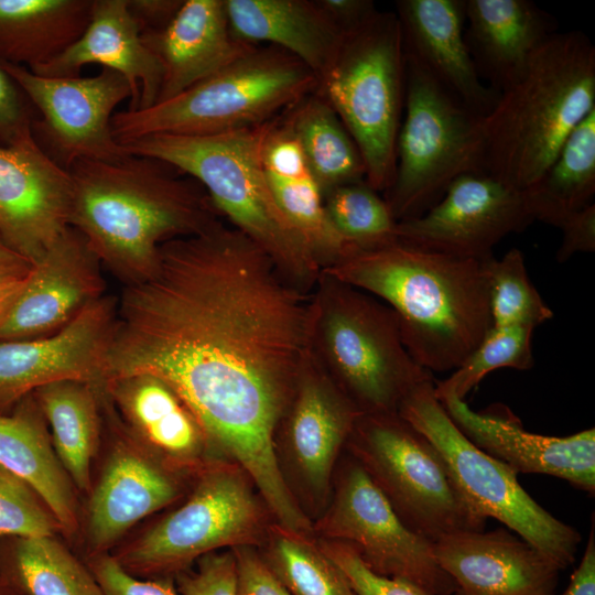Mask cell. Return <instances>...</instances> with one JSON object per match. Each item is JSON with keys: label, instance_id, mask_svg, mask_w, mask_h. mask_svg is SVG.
<instances>
[{"label": "cell", "instance_id": "cell-7", "mask_svg": "<svg viewBox=\"0 0 595 595\" xmlns=\"http://www.w3.org/2000/svg\"><path fill=\"white\" fill-rule=\"evenodd\" d=\"M315 90L355 141L366 183L376 192L387 191L394 176L405 98V56L396 13L377 11L347 33Z\"/></svg>", "mask_w": 595, "mask_h": 595}, {"label": "cell", "instance_id": "cell-3", "mask_svg": "<svg viewBox=\"0 0 595 595\" xmlns=\"http://www.w3.org/2000/svg\"><path fill=\"white\" fill-rule=\"evenodd\" d=\"M154 159L83 160L69 169V225L113 275L127 284L145 279L167 240L213 223L194 183Z\"/></svg>", "mask_w": 595, "mask_h": 595}, {"label": "cell", "instance_id": "cell-25", "mask_svg": "<svg viewBox=\"0 0 595 595\" xmlns=\"http://www.w3.org/2000/svg\"><path fill=\"white\" fill-rule=\"evenodd\" d=\"M556 32L555 18L532 1L466 0V46L479 78L498 94L522 76Z\"/></svg>", "mask_w": 595, "mask_h": 595}, {"label": "cell", "instance_id": "cell-45", "mask_svg": "<svg viewBox=\"0 0 595 595\" xmlns=\"http://www.w3.org/2000/svg\"><path fill=\"white\" fill-rule=\"evenodd\" d=\"M24 94L0 64V145L12 142L24 129L32 127Z\"/></svg>", "mask_w": 595, "mask_h": 595}, {"label": "cell", "instance_id": "cell-5", "mask_svg": "<svg viewBox=\"0 0 595 595\" xmlns=\"http://www.w3.org/2000/svg\"><path fill=\"white\" fill-rule=\"evenodd\" d=\"M316 87L315 74L288 52L256 47L171 99L116 112L111 130L120 144L153 134L236 131L277 118Z\"/></svg>", "mask_w": 595, "mask_h": 595}, {"label": "cell", "instance_id": "cell-39", "mask_svg": "<svg viewBox=\"0 0 595 595\" xmlns=\"http://www.w3.org/2000/svg\"><path fill=\"white\" fill-rule=\"evenodd\" d=\"M532 327L491 326L477 347L445 380L435 385L437 398L467 393L490 371L498 368L526 370L532 367Z\"/></svg>", "mask_w": 595, "mask_h": 595}, {"label": "cell", "instance_id": "cell-51", "mask_svg": "<svg viewBox=\"0 0 595 595\" xmlns=\"http://www.w3.org/2000/svg\"><path fill=\"white\" fill-rule=\"evenodd\" d=\"M26 261L24 258L11 250L0 237V264ZM29 262V261H28Z\"/></svg>", "mask_w": 595, "mask_h": 595}, {"label": "cell", "instance_id": "cell-27", "mask_svg": "<svg viewBox=\"0 0 595 595\" xmlns=\"http://www.w3.org/2000/svg\"><path fill=\"white\" fill-rule=\"evenodd\" d=\"M228 23L240 40L270 43L301 61L318 78L336 58L346 33L306 0H224Z\"/></svg>", "mask_w": 595, "mask_h": 595}, {"label": "cell", "instance_id": "cell-8", "mask_svg": "<svg viewBox=\"0 0 595 595\" xmlns=\"http://www.w3.org/2000/svg\"><path fill=\"white\" fill-rule=\"evenodd\" d=\"M349 436L354 458L410 530L432 543L485 530L487 519L464 498L437 448L399 413H360Z\"/></svg>", "mask_w": 595, "mask_h": 595}, {"label": "cell", "instance_id": "cell-20", "mask_svg": "<svg viewBox=\"0 0 595 595\" xmlns=\"http://www.w3.org/2000/svg\"><path fill=\"white\" fill-rule=\"evenodd\" d=\"M116 439L97 484L90 489L88 556L108 553L137 522L180 495L173 470L155 458L113 414Z\"/></svg>", "mask_w": 595, "mask_h": 595}, {"label": "cell", "instance_id": "cell-41", "mask_svg": "<svg viewBox=\"0 0 595 595\" xmlns=\"http://www.w3.org/2000/svg\"><path fill=\"white\" fill-rule=\"evenodd\" d=\"M318 545L343 571L356 595H425L408 581L375 573L345 542L326 539Z\"/></svg>", "mask_w": 595, "mask_h": 595}, {"label": "cell", "instance_id": "cell-12", "mask_svg": "<svg viewBox=\"0 0 595 595\" xmlns=\"http://www.w3.org/2000/svg\"><path fill=\"white\" fill-rule=\"evenodd\" d=\"M327 540L351 545L375 573L401 578L425 595H452L455 583L439 565L433 543L410 530L356 458L342 473L317 528Z\"/></svg>", "mask_w": 595, "mask_h": 595}, {"label": "cell", "instance_id": "cell-36", "mask_svg": "<svg viewBox=\"0 0 595 595\" xmlns=\"http://www.w3.org/2000/svg\"><path fill=\"white\" fill-rule=\"evenodd\" d=\"M266 563L292 595H356L343 571L305 534L278 526Z\"/></svg>", "mask_w": 595, "mask_h": 595}, {"label": "cell", "instance_id": "cell-1", "mask_svg": "<svg viewBox=\"0 0 595 595\" xmlns=\"http://www.w3.org/2000/svg\"><path fill=\"white\" fill-rule=\"evenodd\" d=\"M246 234L210 224L165 241L150 274L125 285L105 382L150 375L198 422L207 446L234 459L281 524L302 516L273 435L301 360L305 313ZM105 385V383H104Z\"/></svg>", "mask_w": 595, "mask_h": 595}, {"label": "cell", "instance_id": "cell-40", "mask_svg": "<svg viewBox=\"0 0 595 595\" xmlns=\"http://www.w3.org/2000/svg\"><path fill=\"white\" fill-rule=\"evenodd\" d=\"M60 532L37 494L0 465V536L56 537Z\"/></svg>", "mask_w": 595, "mask_h": 595}, {"label": "cell", "instance_id": "cell-42", "mask_svg": "<svg viewBox=\"0 0 595 595\" xmlns=\"http://www.w3.org/2000/svg\"><path fill=\"white\" fill-rule=\"evenodd\" d=\"M181 595H237V571L232 551L208 553L197 560L195 571L175 577Z\"/></svg>", "mask_w": 595, "mask_h": 595}, {"label": "cell", "instance_id": "cell-29", "mask_svg": "<svg viewBox=\"0 0 595 595\" xmlns=\"http://www.w3.org/2000/svg\"><path fill=\"white\" fill-rule=\"evenodd\" d=\"M277 117L263 147V167L274 201L310 248L342 258L356 250L331 225L323 193L304 159L286 117Z\"/></svg>", "mask_w": 595, "mask_h": 595}, {"label": "cell", "instance_id": "cell-46", "mask_svg": "<svg viewBox=\"0 0 595 595\" xmlns=\"http://www.w3.org/2000/svg\"><path fill=\"white\" fill-rule=\"evenodd\" d=\"M559 228L562 241L556 252L559 262H565L576 252H593L595 250V205L571 215Z\"/></svg>", "mask_w": 595, "mask_h": 595}, {"label": "cell", "instance_id": "cell-28", "mask_svg": "<svg viewBox=\"0 0 595 595\" xmlns=\"http://www.w3.org/2000/svg\"><path fill=\"white\" fill-rule=\"evenodd\" d=\"M0 465L37 494L63 534H76L79 517L75 487L55 454L33 393L11 412L0 414Z\"/></svg>", "mask_w": 595, "mask_h": 595}, {"label": "cell", "instance_id": "cell-31", "mask_svg": "<svg viewBox=\"0 0 595 595\" xmlns=\"http://www.w3.org/2000/svg\"><path fill=\"white\" fill-rule=\"evenodd\" d=\"M51 429L55 454L74 487L91 489V461L101 429L104 387L79 380H63L33 392Z\"/></svg>", "mask_w": 595, "mask_h": 595}, {"label": "cell", "instance_id": "cell-4", "mask_svg": "<svg viewBox=\"0 0 595 595\" xmlns=\"http://www.w3.org/2000/svg\"><path fill=\"white\" fill-rule=\"evenodd\" d=\"M594 109L595 46L581 31L556 32L482 117L484 173L527 191Z\"/></svg>", "mask_w": 595, "mask_h": 595}, {"label": "cell", "instance_id": "cell-37", "mask_svg": "<svg viewBox=\"0 0 595 595\" xmlns=\"http://www.w3.org/2000/svg\"><path fill=\"white\" fill-rule=\"evenodd\" d=\"M325 212L336 232L356 249L397 242V220L386 201L366 182L338 186L326 193Z\"/></svg>", "mask_w": 595, "mask_h": 595}, {"label": "cell", "instance_id": "cell-9", "mask_svg": "<svg viewBox=\"0 0 595 595\" xmlns=\"http://www.w3.org/2000/svg\"><path fill=\"white\" fill-rule=\"evenodd\" d=\"M482 117L405 58V98L387 204L398 221L424 214L466 173H484Z\"/></svg>", "mask_w": 595, "mask_h": 595}, {"label": "cell", "instance_id": "cell-34", "mask_svg": "<svg viewBox=\"0 0 595 595\" xmlns=\"http://www.w3.org/2000/svg\"><path fill=\"white\" fill-rule=\"evenodd\" d=\"M290 108L286 120L322 193L365 181L361 154L332 106L315 90Z\"/></svg>", "mask_w": 595, "mask_h": 595}, {"label": "cell", "instance_id": "cell-49", "mask_svg": "<svg viewBox=\"0 0 595 595\" xmlns=\"http://www.w3.org/2000/svg\"><path fill=\"white\" fill-rule=\"evenodd\" d=\"M31 266L28 261L0 264V325L24 288Z\"/></svg>", "mask_w": 595, "mask_h": 595}, {"label": "cell", "instance_id": "cell-10", "mask_svg": "<svg viewBox=\"0 0 595 595\" xmlns=\"http://www.w3.org/2000/svg\"><path fill=\"white\" fill-rule=\"evenodd\" d=\"M398 413L434 444L457 488L479 516L497 519L561 570L574 563L578 531L541 507L522 488L513 469L475 446L457 429L435 394L433 379L416 386Z\"/></svg>", "mask_w": 595, "mask_h": 595}, {"label": "cell", "instance_id": "cell-15", "mask_svg": "<svg viewBox=\"0 0 595 595\" xmlns=\"http://www.w3.org/2000/svg\"><path fill=\"white\" fill-rule=\"evenodd\" d=\"M532 221L526 191L487 173H466L424 214L398 221L396 235L398 242L416 249L480 260Z\"/></svg>", "mask_w": 595, "mask_h": 595}, {"label": "cell", "instance_id": "cell-24", "mask_svg": "<svg viewBox=\"0 0 595 595\" xmlns=\"http://www.w3.org/2000/svg\"><path fill=\"white\" fill-rule=\"evenodd\" d=\"M90 63L116 71L129 82L132 89L129 110L155 104L162 68L144 45L128 0H94L82 35L51 61L29 69L46 77H76Z\"/></svg>", "mask_w": 595, "mask_h": 595}, {"label": "cell", "instance_id": "cell-11", "mask_svg": "<svg viewBox=\"0 0 595 595\" xmlns=\"http://www.w3.org/2000/svg\"><path fill=\"white\" fill-rule=\"evenodd\" d=\"M263 530L261 505L245 476L227 466H213L202 472L181 507L112 555L136 577L174 581L217 549L251 547Z\"/></svg>", "mask_w": 595, "mask_h": 595}, {"label": "cell", "instance_id": "cell-44", "mask_svg": "<svg viewBox=\"0 0 595 595\" xmlns=\"http://www.w3.org/2000/svg\"><path fill=\"white\" fill-rule=\"evenodd\" d=\"M237 595H292L250 545L232 549Z\"/></svg>", "mask_w": 595, "mask_h": 595}, {"label": "cell", "instance_id": "cell-35", "mask_svg": "<svg viewBox=\"0 0 595 595\" xmlns=\"http://www.w3.org/2000/svg\"><path fill=\"white\" fill-rule=\"evenodd\" d=\"M526 192L534 220L558 228L594 204L595 109L574 128L551 165Z\"/></svg>", "mask_w": 595, "mask_h": 595}, {"label": "cell", "instance_id": "cell-6", "mask_svg": "<svg viewBox=\"0 0 595 595\" xmlns=\"http://www.w3.org/2000/svg\"><path fill=\"white\" fill-rule=\"evenodd\" d=\"M274 119L218 134H153L121 145L130 155L154 159L190 175L270 256L300 259L309 247L278 207L263 167V147Z\"/></svg>", "mask_w": 595, "mask_h": 595}, {"label": "cell", "instance_id": "cell-50", "mask_svg": "<svg viewBox=\"0 0 595 595\" xmlns=\"http://www.w3.org/2000/svg\"><path fill=\"white\" fill-rule=\"evenodd\" d=\"M560 595H595V527H591L583 558Z\"/></svg>", "mask_w": 595, "mask_h": 595}, {"label": "cell", "instance_id": "cell-38", "mask_svg": "<svg viewBox=\"0 0 595 595\" xmlns=\"http://www.w3.org/2000/svg\"><path fill=\"white\" fill-rule=\"evenodd\" d=\"M491 326L536 328L552 318L553 312L531 283L522 252L510 249L500 259L487 258Z\"/></svg>", "mask_w": 595, "mask_h": 595}, {"label": "cell", "instance_id": "cell-26", "mask_svg": "<svg viewBox=\"0 0 595 595\" xmlns=\"http://www.w3.org/2000/svg\"><path fill=\"white\" fill-rule=\"evenodd\" d=\"M104 396L129 434L170 469L199 464L205 435L165 382L150 375L115 378L105 382Z\"/></svg>", "mask_w": 595, "mask_h": 595}, {"label": "cell", "instance_id": "cell-16", "mask_svg": "<svg viewBox=\"0 0 595 595\" xmlns=\"http://www.w3.org/2000/svg\"><path fill=\"white\" fill-rule=\"evenodd\" d=\"M117 299L102 295L51 334L0 340V414L39 388L63 380L104 387Z\"/></svg>", "mask_w": 595, "mask_h": 595}, {"label": "cell", "instance_id": "cell-2", "mask_svg": "<svg viewBox=\"0 0 595 595\" xmlns=\"http://www.w3.org/2000/svg\"><path fill=\"white\" fill-rule=\"evenodd\" d=\"M487 258L455 257L397 241L348 253L336 274L393 307L403 345L420 367L454 371L491 327Z\"/></svg>", "mask_w": 595, "mask_h": 595}, {"label": "cell", "instance_id": "cell-21", "mask_svg": "<svg viewBox=\"0 0 595 595\" xmlns=\"http://www.w3.org/2000/svg\"><path fill=\"white\" fill-rule=\"evenodd\" d=\"M432 545L455 583L452 595H555L561 569L505 528L455 532Z\"/></svg>", "mask_w": 595, "mask_h": 595}, {"label": "cell", "instance_id": "cell-33", "mask_svg": "<svg viewBox=\"0 0 595 595\" xmlns=\"http://www.w3.org/2000/svg\"><path fill=\"white\" fill-rule=\"evenodd\" d=\"M56 537L0 536V576L23 595H104L86 562Z\"/></svg>", "mask_w": 595, "mask_h": 595}, {"label": "cell", "instance_id": "cell-52", "mask_svg": "<svg viewBox=\"0 0 595 595\" xmlns=\"http://www.w3.org/2000/svg\"><path fill=\"white\" fill-rule=\"evenodd\" d=\"M0 595H23L14 586L0 576Z\"/></svg>", "mask_w": 595, "mask_h": 595}, {"label": "cell", "instance_id": "cell-32", "mask_svg": "<svg viewBox=\"0 0 595 595\" xmlns=\"http://www.w3.org/2000/svg\"><path fill=\"white\" fill-rule=\"evenodd\" d=\"M359 414L355 407L315 383L302 387L290 422L289 442L299 472L316 493L327 491L339 450Z\"/></svg>", "mask_w": 595, "mask_h": 595}, {"label": "cell", "instance_id": "cell-48", "mask_svg": "<svg viewBox=\"0 0 595 595\" xmlns=\"http://www.w3.org/2000/svg\"><path fill=\"white\" fill-rule=\"evenodd\" d=\"M316 2L346 34L359 28L377 12L374 2L368 0H320Z\"/></svg>", "mask_w": 595, "mask_h": 595}, {"label": "cell", "instance_id": "cell-17", "mask_svg": "<svg viewBox=\"0 0 595 595\" xmlns=\"http://www.w3.org/2000/svg\"><path fill=\"white\" fill-rule=\"evenodd\" d=\"M73 181L32 127L0 145V237L31 264L71 226Z\"/></svg>", "mask_w": 595, "mask_h": 595}, {"label": "cell", "instance_id": "cell-22", "mask_svg": "<svg viewBox=\"0 0 595 595\" xmlns=\"http://www.w3.org/2000/svg\"><path fill=\"white\" fill-rule=\"evenodd\" d=\"M466 0L396 4L404 56L473 113L484 117L499 94L478 76L464 39Z\"/></svg>", "mask_w": 595, "mask_h": 595}, {"label": "cell", "instance_id": "cell-30", "mask_svg": "<svg viewBox=\"0 0 595 595\" xmlns=\"http://www.w3.org/2000/svg\"><path fill=\"white\" fill-rule=\"evenodd\" d=\"M94 0H0V61L33 68L85 31Z\"/></svg>", "mask_w": 595, "mask_h": 595}, {"label": "cell", "instance_id": "cell-47", "mask_svg": "<svg viewBox=\"0 0 595 595\" xmlns=\"http://www.w3.org/2000/svg\"><path fill=\"white\" fill-rule=\"evenodd\" d=\"M183 0H128V9L140 33L162 30L181 8Z\"/></svg>", "mask_w": 595, "mask_h": 595}, {"label": "cell", "instance_id": "cell-18", "mask_svg": "<svg viewBox=\"0 0 595 595\" xmlns=\"http://www.w3.org/2000/svg\"><path fill=\"white\" fill-rule=\"evenodd\" d=\"M457 429L478 448L517 474H543L595 493V430L569 436H548L524 430L505 407L482 412L453 394L440 397Z\"/></svg>", "mask_w": 595, "mask_h": 595}, {"label": "cell", "instance_id": "cell-14", "mask_svg": "<svg viewBox=\"0 0 595 595\" xmlns=\"http://www.w3.org/2000/svg\"><path fill=\"white\" fill-rule=\"evenodd\" d=\"M326 342L360 413H398L403 399L432 380L407 351L394 312L346 294L326 320Z\"/></svg>", "mask_w": 595, "mask_h": 595}, {"label": "cell", "instance_id": "cell-13", "mask_svg": "<svg viewBox=\"0 0 595 595\" xmlns=\"http://www.w3.org/2000/svg\"><path fill=\"white\" fill-rule=\"evenodd\" d=\"M7 74L40 111L32 130L42 137L43 149L68 170L83 160L116 162L130 155L115 139V109L132 97L129 82L102 67L89 77H46L28 67L0 61Z\"/></svg>", "mask_w": 595, "mask_h": 595}, {"label": "cell", "instance_id": "cell-23", "mask_svg": "<svg viewBox=\"0 0 595 595\" xmlns=\"http://www.w3.org/2000/svg\"><path fill=\"white\" fill-rule=\"evenodd\" d=\"M141 39L162 68L155 104L175 97L258 47L232 33L224 0H183L162 30L141 33Z\"/></svg>", "mask_w": 595, "mask_h": 595}, {"label": "cell", "instance_id": "cell-43", "mask_svg": "<svg viewBox=\"0 0 595 595\" xmlns=\"http://www.w3.org/2000/svg\"><path fill=\"white\" fill-rule=\"evenodd\" d=\"M86 564L104 595H181L173 580L136 577L109 552L88 556Z\"/></svg>", "mask_w": 595, "mask_h": 595}, {"label": "cell", "instance_id": "cell-19", "mask_svg": "<svg viewBox=\"0 0 595 595\" xmlns=\"http://www.w3.org/2000/svg\"><path fill=\"white\" fill-rule=\"evenodd\" d=\"M101 263L73 227L31 266L29 279L0 325V340L34 338L69 323L105 291Z\"/></svg>", "mask_w": 595, "mask_h": 595}]
</instances>
